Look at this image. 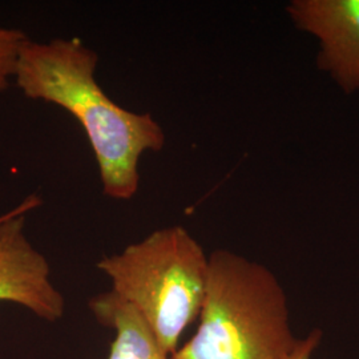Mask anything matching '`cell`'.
Wrapping results in <instances>:
<instances>
[{
	"label": "cell",
	"mask_w": 359,
	"mask_h": 359,
	"mask_svg": "<svg viewBox=\"0 0 359 359\" xmlns=\"http://www.w3.org/2000/svg\"><path fill=\"white\" fill-rule=\"evenodd\" d=\"M192 338L172 359H286L298 344L277 276L236 252L209 255L205 298Z\"/></svg>",
	"instance_id": "2"
},
{
	"label": "cell",
	"mask_w": 359,
	"mask_h": 359,
	"mask_svg": "<svg viewBox=\"0 0 359 359\" xmlns=\"http://www.w3.org/2000/svg\"><path fill=\"white\" fill-rule=\"evenodd\" d=\"M99 55L80 38L28 39L13 81L29 100L55 104L84 128L96 157L104 196L132 200L140 188L139 165L147 152H160L167 136L148 112L116 104L99 86Z\"/></svg>",
	"instance_id": "1"
},
{
	"label": "cell",
	"mask_w": 359,
	"mask_h": 359,
	"mask_svg": "<svg viewBox=\"0 0 359 359\" xmlns=\"http://www.w3.org/2000/svg\"><path fill=\"white\" fill-rule=\"evenodd\" d=\"M28 39L22 29L0 26V92L10 88L19 55Z\"/></svg>",
	"instance_id": "7"
},
{
	"label": "cell",
	"mask_w": 359,
	"mask_h": 359,
	"mask_svg": "<svg viewBox=\"0 0 359 359\" xmlns=\"http://www.w3.org/2000/svg\"><path fill=\"white\" fill-rule=\"evenodd\" d=\"M96 266L172 355L204 304L209 256L201 244L188 229L173 225L104 257Z\"/></svg>",
	"instance_id": "3"
},
{
	"label": "cell",
	"mask_w": 359,
	"mask_h": 359,
	"mask_svg": "<svg viewBox=\"0 0 359 359\" xmlns=\"http://www.w3.org/2000/svg\"><path fill=\"white\" fill-rule=\"evenodd\" d=\"M322 332L320 329H314L306 335V338L298 339V344L292 351V354L286 359H311L313 353L318 348L321 344Z\"/></svg>",
	"instance_id": "8"
},
{
	"label": "cell",
	"mask_w": 359,
	"mask_h": 359,
	"mask_svg": "<svg viewBox=\"0 0 359 359\" xmlns=\"http://www.w3.org/2000/svg\"><path fill=\"white\" fill-rule=\"evenodd\" d=\"M90 311L115 332L107 359H172L137 310L112 290L90 298Z\"/></svg>",
	"instance_id": "6"
},
{
	"label": "cell",
	"mask_w": 359,
	"mask_h": 359,
	"mask_svg": "<svg viewBox=\"0 0 359 359\" xmlns=\"http://www.w3.org/2000/svg\"><path fill=\"white\" fill-rule=\"evenodd\" d=\"M3 217H4V215H3V216H0V222L3 221Z\"/></svg>",
	"instance_id": "9"
},
{
	"label": "cell",
	"mask_w": 359,
	"mask_h": 359,
	"mask_svg": "<svg viewBox=\"0 0 359 359\" xmlns=\"http://www.w3.org/2000/svg\"><path fill=\"white\" fill-rule=\"evenodd\" d=\"M285 10L318 41L322 72L346 95L359 93V0H292Z\"/></svg>",
	"instance_id": "5"
},
{
	"label": "cell",
	"mask_w": 359,
	"mask_h": 359,
	"mask_svg": "<svg viewBox=\"0 0 359 359\" xmlns=\"http://www.w3.org/2000/svg\"><path fill=\"white\" fill-rule=\"evenodd\" d=\"M40 205L39 196H28L4 213L0 222V302L19 305L43 321L56 322L65 316V297L52 281L48 259L25 229L27 215Z\"/></svg>",
	"instance_id": "4"
}]
</instances>
